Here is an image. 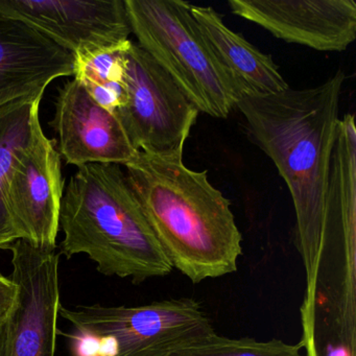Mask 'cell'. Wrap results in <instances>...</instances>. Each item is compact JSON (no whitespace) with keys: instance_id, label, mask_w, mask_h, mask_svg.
Segmentation results:
<instances>
[{"instance_id":"5bb4252c","label":"cell","mask_w":356,"mask_h":356,"mask_svg":"<svg viewBox=\"0 0 356 356\" xmlns=\"http://www.w3.org/2000/svg\"><path fill=\"white\" fill-rule=\"evenodd\" d=\"M44 92L33 93L0 106V249L19 241L6 204V188L18 156L43 132L39 110Z\"/></svg>"},{"instance_id":"ba28073f","label":"cell","mask_w":356,"mask_h":356,"mask_svg":"<svg viewBox=\"0 0 356 356\" xmlns=\"http://www.w3.org/2000/svg\"><path fill=\"white\" fill-rule=\"evenodd\" d=\"M0 13L20 20L68 53H84L129 40L124 0H0Z\"/></svg>"},{"instance_id":"3957f363","label":"cell","mask_w":356,"mask_h":356,"mask_svg":"<svg viewBox=\"0 0 356 356\" xmlns=\"http://www.w3.org/2000/svg\"><path fill=\"white\" fill-rule=\"evenodd\" d=\"M60 228V254H85L106 276L139 284L174 270L120 164L78 168L62 199Z\"/></svg>"},{"instance_id":"30bf717a","label":"cell","mask_w":356,"mask_h":356,"mask_svg":"<svg viewBox=\"0 0 356 356\" xmlns=\"http://www.w3.org/2000/svg\"><path fill=\"white\" fill-rule=\"evenodd\" d=\"M233 14L273 36L318 51H343L356 38L354 0H230Z\"/></svg>"},{"instance_id":"4fadbf2b","label":"cell","mask_w":356,"mask_h":356,"mask_svg":"<svg viewBox=\"0 0 356 356\" xmlns=\"http://www.w3.org/2000/svg\"><path fill=\"white\" fill-rule=\"evenodd\" d=\"M200 30L218 61L241 85L243 95H278L289 88L273 58L229 29L211 7L191 6Z\"/></svg>"},{"instance_id":"2e32d148","label":"cell","mask_w":356,"mask_h":356,"mask_svg":"<svg viewBox=\"0 0 356 356\" xmlns=\"http://www.w3.org/2000/svg\"><path fill=\"white\" fill-rule=\"evenodd\" d=\"M131 40L74 55V79L86 85L124 83L126 53Z\"/></svg>"},{"instance_id":"8992f818","label":"cell","mask_w":356,"mask_h":356,"mask_svg":"<svg viewBox=\"0 0 356 356\" xmlns=\"http://www.w3.org/2000/svg\"><path fill=\"white\" fill-rule=\"evenodd\" d=\"M126 57L127 103L114 115L131 145L152 155L184 149L199 110L138 44L131 42Z\"/></svg>"},{"instance_id":"7c38bea8","label":"cell","mask_w":356,"mask_h":356,"mask_svg":"<svg viewBox=\"0 0 356 356\" xmlns=\"http://www.w3.org/2000/svg\"><path fill=\"white\" fill-rule=\"evenodd\" d=\"M74 74V56L29 24L0 13V106L45 92Z\"/></svg>"},{"instance_id":"e0dca14e","label":"cell","mask_w":356,"mask_h":356,"mask_svg":"<svg viewBox=\"0 0 356 356\" xmlns=\"http://www.w3.org/2000/svg\"><path fill=\"white\" fill-rule=\"evenodd\" d=\"M15 296L16 286L12 279L0 274V318L7 316Z\"/></svg>"},{"instance_id":"8fae6325","label":"cell","mask_w":356,"mask_h":356,"mask_svg":"<svg viewBox=\"0 0 356 356\" xmlns=\"http://www.w3.org/2000/svg\"><path fill=\"white\" fill-rule=\"evenodd\" d=\"M55 109L49 126L59 136L58 151L66 163L124 165L138 153L118 118L95 103L76 79L59 89Z\"/></svg>"},{"instance_id":"5b68a950","label":"cell","mask_w":356,"mask_h":356,"mask_svg":"<svg viewBox=\"0 0 356 356\" xmlns=\"http://www.w3.org/2000/svg\"><path fill=\"white\" fill-rule=\"evenodd\" d=\"M59 316L74 332L95 339L97 356H170L216 333L193 298L138 306L61 305Z\"/></svg>"},{"instance_id":"277c9868","label":"cell","mask_w":356,"mask_h":356,"mask_svg":"<svg viewBox=\"0 0 356 356\" xmlns=\"http://www.w3.org/2000/svg\"><path fill=\"white\" fill-rule=\"evenodd\" d=\"M138 45L202 113L227 118L243 89L218 61L183 0H124Z\"/></svg>"},{"instance_id":"ac0fdd59","label":"cell","mask_w":356,"mask_h":356,"mask_svg":"<svg viewBox=\"0 0 356 356\" xmlns=\"http://www.w3.org/2000/svg\"><path fill=\"white\" fill-rule=\"evenodd\" d=\"M0 356H9V324L7 316L0 318Z\"/></svg>"},{"instance_id":"6da1fadb","label":"cell","mask_w":356,"mask_h":356,"mask_svg":"<svg viewBox=\"0 0 356 356\" xmlns=\"http://www.w3.org/2000/svg\"><path fill=\"white\" fill-rule=\"evenodd\" d=\"M346 74L337 70L312 88L241 95L236 108L250 138L286 183L296 214L297 248L316 286L322 259L325 202Z\"/></svg>"},{"instance_id":"52a82bcc","label":"cell","mask_w":356,"mask_h":356,"mask_svg":"<svg viewBox=\"0 0 356 356\" xmlns=\"http://www.w3.org/2000/svg\"><path fill=\"white\" fill-rule=\"evenodd\" d=\"M16 286L7 314L9 356H55L61 306L60 254L24 239L8 245Z\"/></svg>"},{"instance_id":"9c48e42d","label":"cell","mask_w":356,"mask_h":356,"mask_svg":"<svg viewBox=\"0 0 356 356\" xmlns=\"http://www.w3.org/2000/svg\"><path fill=\"white\" fill-rule=\"evenodd\" d=\"M57 140L44 133L14 163L6 188V204L20 239L56 249L64 195L62 159Z\"/></svg>"},{"instance_id":"7a4b0ae2","label":"cell","mask_w":356,"mask_h":356,"mask_svg":"<svg viewBox=\"0 0 356 356\" xmlns=\"http://www.w3.org/2000/svg\"><path fill=\"white\" fill-rule=\"evenodd\" d=\"M183 155L184 149L138 152L122 166L172 268L200 283L236 272L243 235L230 200L210 183L207 170L187 168Z\"/></svg>"},{"instance_id":"9a60e30c","label":"cell","mask_w":356,"mask_h":356,"mask_svg":"<svg viewBox=\"0 0 356 356\" xmlns=\"http://www.w3.org/2000/svg\"><path fill=\"white\" fill-rule=\"evenodd\" d=\"M302 345H291L281 339L257 341L252 337H220L218 333L178 350L170 356H304Z\"/></svg>"}]
</instances>
